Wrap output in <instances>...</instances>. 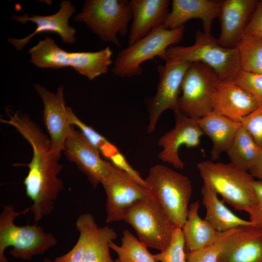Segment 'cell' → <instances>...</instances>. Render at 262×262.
Instances as JSON below:
<instances>
[{
  "instance_id": "cell-1",
  "label": "cell",
  "mask_w": 262,
  "mask_h": 262,
  "mask_svg": "<svg viewBox=\"0 0 262 262\" xmlns=\"http://www.w3.org/2000/svg\"><path fill=\"white\" fill-rule=\"evenodd\" d=\"M8 117L1 121L16 128L32 147L33 157L23 181L26 194L33 202L30 210L36 216H47L63 188L58 177L63 168L61 156L51 152L50 139L28 115L18 111Z\"/></svg>"
},
{
  "instance_id": "cell-2",
  "label": "cell",
  "mask_w": 262,
  "mask_h": 262,
  "mask_svg": "<svg viewBox=\"0 0 262 262\" xmlns=\"http://www.w3.org/2000/svg\"><path fill=\"white\" fill-rule=\"evenodd\" d=\"M165 62H198L213 69L221 81L232 82L241 70L239 54L236 48L221 46L211 34L199 31L195 33L191 46H170L160 57Z\"/></svg>"
},
{
  "instance_id": "cell-3",
  "label": "cell",
  "mask_w": 262,
  "mask_h": 262,
  "mask_svg": "<svg viewBox=\"0 0 262 262\" xmlns=\"http://www.w3.org/2000/svg\"><path fill=\"white\" fill-rule=\"evenodd\" d=\"M197 168L203 183L236 210L248 213L255 205V180L248 171L230 162L224 164L213 161L200 162Z\"/></svg>"
},
{
  "instance_id": "cell-4",
  "label": "cell",
  "mask_w": 262,
  "mask_h": 262,
  "mask_svg": "<svg viewBox=\"0 0 262 262\" xmlns=\"http://www.w3.org/2000/svg\"><path fill=\"white\" fill-rule=\"evenodd\" d=\"M28 211L27 209L18 213L12 205L3 206L0 214V262H9L4 255L9 246L12 247L9 253L12 257L27 261L43 254L56 245L55 236L41 226L15 224V219Z\"/></svg>"
},
{
  "instance_id": "cell-5",
  "label": "cell",
  "mask_w": 262,
  "mask_h": 262,
  "mask_svg": "<svg viewBox=\"0 0 262 262\" xmlns=\"http://www.w3.org/2000/svg\"><path fill=\"white\" fill-rule=\"evenodd\" d=\"M29 53L30 61L39 68L71 67L90 80L107 73L113 62V51L109 46L96 52H70L49 36L40 40Z\"/></svg>"
},
{
  "instance_id": "cell-6",
  "label": "cell",
  "mask_w": 262,
  "mask_h": 262,
  "mask_svg": "<svg viewBox=\"0 0 262 262\" xmlns=\"http://www.w3.org/2000/svg\"><path fill=\"white\" fill-rule=\"evenodd\" d=\"M152 196L177 228L186 219L192 187L186 176L164 165L152 166L144 180Z\"/></svg>"
},
{
  "instance_id": "cell-7",
  "label": "cell",
  "mask_w": 262,
  "mask_h": 262,
  "mask_svg": "<svg viewBox=\"0 0 262 262\" xmlns=\"http://www.w3.org/2000/svg\"><path fill=\"white\" fill-rule=\"evenodd\" d=\"M184 26L168 29L163 25L153 29L148 34L119 52L113 73L121 77H130L141 74V65L145 61L160 57L172 45L180 41Z\"/></svg>"
},
{
  "instance_id": "cell-8",
  "label": "cell",
  "mask_w": 262,
  "mask_h": 262,
  "mask_svg": "<svg viewBox=\"0 0 262 262\" xmlns=\"http://www.w3.org/2000/svg\"><path fill=\"white\" fill-rule=\"evenodd\" d=\"M123 221L133 228L147 247L159 252L168 246L177 228L152 195L135 202L126 212Z\"/></svg>"
},
{
  "instance_id": "cell-9",
  "label": "cell",
  "mask_w": 262,
  "mask_h": 262,
  "mask_svg": "<svg viewBox=\"0 0 262 262\" xmlns=\"http://www.w3.org/2000/svg\"><path fill=\"white\" fill-rule=\"evenodd\" d=\"M132 14L127 0H88L81 12L74 16L84 23L103 41L120 46L118 34L125 35Z\"/></svg>"
},
{
  "instance_id": "cell-10",
  "label": "cell",
  "mask_w": 262,
  "mask_h": 262,
  "mask_svg": "<svg viewBox=\"0 0 262 262\" xmlns=\"http://www.w3.org/2000/svg\"><path fill=\"white\" fill-rule=\"evenodd\" d=\"M76 227L79 233L77 242L68 252L56 258L55 262H115L109 244L117 234L113 228L98 227L89 213L78 217Z\"/></svg>"
},
{
  "instance_id": "cell-11",
  "label": "cell",
  "mask_w": 262,
  "mask_h": 262,
  "mask_svg": "<svg viewBox=\"0 0 262 262\" xmlns=\"http://www.w3.org/2000/svg\"><path fill=\"white\" fill-rule=\"evenodd\" d=\"M220 81L215 71L208 66L198 62L191 63L182 81L178 110L196 120L212 112L213 95Z\"/></svg>"
},
{
  "instance_id": "cell-12",
  "label": "cell",
  "mask_w": 262,
  "mask_h": 262,
  "mask_svg": "<svg viewBox=\"0 0 262 262\" xmlns=\"http://www.w3.org/2000/svg\"><path fill=\"white\" fill-rule=\"evenodd\" d=\"M106 195V222L124 220L126 212L135 202L151 195L150 190L112 163L102 178Z\"/></svg>"
},
{
  "instance_id": "cell-13",
  "label": "cell",
  "mask_w": 262,
  "mask_h": 262,
  "mask_svg": "<svg viewBox=\"0 0 262 262\" xmlns=\"http://www.w3.org/2000/svg\"><path fill=\"white\" fill-rule=\"evenodd\" d=\"M188 62L169 61L158 65L159 80L155 95L148 103L149 122L147 131L155 130L159 117L164 111L178 110L179 95L185 74L190 64Z\"/></svg>"
},
{
  "instance_id": "cell-14",
  "label": "cell",
  "mask_w": 262,
  "mask_h": 262,
  "mask_svg": "<svg viewBox=\"0 0 262 262\" xmlns=\"http://www.w3.org/2000/svg\"><path fill=\"white\" fill-rule=\"evenodd\" d=\"M35 88L43 102V120L49 135L51 152L61 156L72 127L68 107L66 106L64 88L60 86L55 93L38 84L35 85Z\"/></svg>"
},
{
  "instance_id": "cell-15",
  "label": "cell",
  "mask_w": 262,
  "mask_h": 262,
  "mask_svg": "<svg viewBox=\"0 0 262 262\" xmlns=\"http://www.w3.org/2000/svg\"><path fill=\"white\" fill-rule=\"evenodd\" d=\"M174 128L159 140L158 144L163 150L158 157L175 168L181 169L184 168V164L179 155L180 147L182 146L188 148L198 147L204 133L196 119L186 116L179 110L174 112Z\"/></svg>"
},
{
  "instance_id": "cell-16",
  "label": "cell",
  "mask_w": 262,
  "mask_h": 262,
  "mask_svg": "<svg viewBox=\"0 0 262 262\" xmlns=\"http://www.w3.org/2000/svg\"><path fill=\"white\" fill-rule=\"evenodd\" d=\"M64 151L67 159L86 175L94 187L100 183L108 170L110 162L104 161L100 156L99 150L73 125Z\"/></svg>"
},
{
  "instance_id": "cell-17",
  "label": "cell",
  "mask_w": 262,
  "mask_h": 262,
  "mask_svg": "<svg viewBox=\"0 0 262 262\" xmlns=\"http://www.w3.org/2000/svg\"><path fill=\"white\" fill-rule=\"evenodd\" d=\"M75 11V8L71 2L66 0L62 1L59 11L51 15L42 16L33 15L29 16L27 14L21 16L14 15L12 17L13 20L23 23L32 22L36 24V28L33 33L21 39L9 37L7 41L19 50L35 34L44 32H52L58 34L65 43L72 44L76 40V30L69 26L68 21Z\"/></svg>"
},
{
  "instance_id": "cell-18",
  "label": "cell",
  "mask_w": 262,
  "mask_h": 262,
  "mask_svg": "<svg viewBox=\"0 0 262 262\" xmlns=\"http://www.w3.org/2000/svg\"><path fill=\"white\" fill-rule=\"evenodd\" d=\"M255 0H225L218 17L220 33L217 39L222 46L234 48L243 35L246 28L257 4Z\"/></svg>"
},
{
  "instance_id": "cell-19",
  "label": "cell",
  "mask_w": 262,
  "mask_h": 262,
  "mask_svg": "<svg viewBox=\"0 0 262 262\" xmlns=\"http://www.w3.org/2000/svg\"><path fill=\"white\" fill-rule=\"evenodd\" d=\"M261 105L250 93L233 82L220 81L213 95V111L239 122Z\"/></svg>"
},
{
  "instance_id": "cell-20",
  "label": "cell",
  "mask_w": 262,
  "mask_h": 262,
  "mask_svg": "<svg viewBox=\"0 0 262 262\" xmlns=\"http://www.w3.org/2000/svg\"><path fill=\"white\" fill-rule=\"evenodd\" d=\"M222 1L214 0H173L171 10L163 24L168 29L184 26L191 19H199L202 22L203 32L210 34L212 23L218 17Z\"/></svg>"
},
{
  "instance_id": "cell-21",
  "label": "cell",
  "mask_w": 262,
  "mask_h": 262,
  "mask_svg": "<svg viewBox=\"0 0 262 262\" xmlns=\"http://www.w3.org/2000/svg\"><path fill=\"white\" fill-rule=\"evenodd\" d=\"M168 0H131L129 6L132 21L129 34V46L164 24L169 13Z\"/></svg>"
},
{
  "instance_id": "cell-22",
  "label": "cell",
  "mask_w": 262,
  "mask_h": 262,
  "mask_svg": "<svg viewBox=\"0 0 262 262\" xmlns=\"http://www.w3.org/2000/svg\"><path fill=\"white\" fill-rule=\"evenodd\" d=\"M219 262H262V228H241L224 250Z\"/></svg>"
},
{
  "instance_id": "cell-23",
  "label": "cell",
  "mask_w": 262,
  "mask_h": 262,
  "mask_svg": "<svg viewBox=\"0 0 262 262\" xmlns=\"http://www.w3.org/2000/svg\"><path fill=\"white\" fill-rule=\"evenodd\" d=\"M196 121L203 133L211 140V155L213 161L229 149L241 126L240 122L213 111Z\"/></svg>"
},
{
  "instance_id": "cell-24",
  "label": "cell",
  "mask_w": 262,
  "mask_h": 262,
  "mask_svg": "<svg viewBox=\"0 0 262 262\" xmlns=\"http://www.w3.org/2000/svg\"><path fill=\"white\" fill-rule=\"evenodd\" d=\"M202 202L206 209L204 218L214 229L223 232L242 227L253 226L230 211L221 200L218 194L208 184L201 188Z\"/></svg>"
},
{
  "instance_id": "cell-25",
  "label": "cell",
  "mask_w": 262,
  "mask_h": 262,
  "mask_svg": "<svg viewBox=\"0 0 262 262\" xmlns=\"http://www.w3.org/2000/svg\"><path fill=\"white\" fill-rule=\"evenodd\" d=\"M199 202L189 205L186 220L181 228L186 248L188 252L197 250L214 243L221 235L199 214Z\"/></svg>"
},
{
  "instance_id": "cell-26",
  "label": "cell",
  "mask_w": 262,
  "mask_h": 262,
  "mask_svg": "<svg viewBox=\"0 0 262 262\" xmlns=\"http://www.w3.org/2000/svg\"><path fill=\"white\" fill-rule=\"evenodd\" d=\"M261 148L241 125L226 152L231 163L248 171L258 157Z\"/></svg>"
},
{
  "instance_id": "cell-27",
  "label": "cell",
  "mask_w": 262,
  "mask_h": 262,
  "mask_svg": "<svg viewBox=\"0 0 262 262\" xmlns=\"http://www.w3.org/2000/svg\"><path fill=\"white\" fill-rule=\"evenodd\" d=\"M109 246L121 262H156L147 247L128 229L123 231L120 246L113 241Z\"/></svg>"
},
{
  "instance_id": "cell-28",
  "label": "cell",
  "mask_w": 262,
  "mask_h": 262,
  "mask_svg": "<svg viewBox=\"0 0 262 262\" xmlns=\"http://www.w3.org/2000/svg\"><path fill=\"white\" fill-rule=\"evenodd\" d=\"M235 48L239 54L241 70L262 74V37L243 35Z\"/></svg>"
},
{
  "instance_id": "cell-29",
  "label": "cell",
  "mask_w": 262,
  "mask_h": 262,
  "mask_svg": "<svg viewBox=\"0 0 262 262\" xmlns=\"http://www.w3.org/2000/svg\"><path fill=\"white\" fill-rule=\"evenodd\" d=\"M242 227L223 232L220 237L212 244L197 250L188 252L186 254V262H219L227 246Z\"/></svg>"
},
{
  "instance_id": "cell-30",
  "label": "cell",
  "mask_w": 262,
  "mask_h": 262,
  "mask_svg": "<svg viewBox=\"0 0 262 262\" xmlns=\"http://www.w3.org/2000/svg\"><path fill=\"white\" fill-rule=\"evenodd\" d=\"M68 115L70 125L79 128L81 130L80 131L88 141L98 148L104 157L110 160L113 156L120 152L115 145L109 142L91 127L86 125L79 119L70 107L68 108Z\"/></svg>"
},
{
  "instance_id": "cell-31",
  "label": "cell",
  "mask_w": 262,
  "mask_h": 262,
  "mask_svg": "<svg viewBox=\"0 0 262 262\" xmlns=\"http://www.w3.org/2000/svg\"><path fill=\"white\" fill-rule=\"evenodd\" d=\"M185 248L182 229L176 228L168 246L154 258L156 262H186Z\"/></svg>"
},
{
  "instance_id": "cell-32",
  "label": "cell",
  "mask_w": 262,
  "mask_h": 262,
  "mask_svg": "<svg viewBox=\"0 0 262 262\" xmlns=\"http://www.w3.org/2000/svg\"><path fill=\"white\" fill-rule=\"evenodd\" d=\"M232 82L247 91L262 105V74L240 70Z\"/></svg>"
},
{
  "instance_id": "cell-33",
  "label": "cell",
  "mask_w": 262,
  "mask_h": 262,
  "mask_svg": "<svg viewBox=\"0 0 262 262\" xmlns=\"http://www.w3.org/2000/svg\"><path fill=\"white\" fill-rule=\"evenodd\" d=\"M242 126L262 148V105L241 120Z\"/></svg>"
},
{
  "instance_id": "cell-34",
  "label": "cell",
  "mask_w": 262,
  "mask_h": 262,
  "mask_svg": "<svg viewBox=\"0 0 262 262\" xmlns=\"http://www.w3.org/2000/svg\"><path fill=\"white\" fill-rule=\"evenodd\" d=\"M254 187L256 195V203L247 213L249 221L255 227L262 228V180H255Z\"/></svg>"
},
{
  "instance_id": "cell-35",
  "label": "cell",
  "mask_w": 262,
  "mask_h": 262,
  "mask_svg": "<svg viewBox=\"0 0 262 262\" xmlns=\"http://www.w3.org/2000/svg\"><path fill=\"white\" fill-rule=\"evenodd\" d=\"M243 35L262 37V0L258 2Z\"/></svg>"
},
{
  "instance_id": "cell-36",
  "label": "cell",
  "mask_w": 262,
  "mask_h": 262,
  "mask_svg": "<svg viewBox=\"0 0 262 262\" xmlns=\"http://www.w3.org/2000/svg\"><path fill=\"white\" fill-rule=\"evenodd\" d=\"M253 177L262 180V148L256 160L248 171Z\"/></svg>"
},
{
  "instance_id": "cell-37",
  "label": "cell",
  "mask_w": 262,
  "mask_h": 262,
  "mask_svg": "<svg viewBox=\"0 0 262 262\" xmlns=\"http://www.w3.org/2000/svg\"><path fill=\"white\" fill-rule=\"evenodd\" d=\"M43 262H55L54 260H52L49 258H45L43 259Z\"/></svg>"
},
{
  "instance_id": "cell-38",
  "label": "cell",
  "mask_w": 262,
  "mask_h": 262,
  "mask_svg": "<svg viewBox=\"0 0 262 262\" xmlns=\"http://www.w3.org/2000/svg\"><path fill=\"white\" fill-rule=\"evenodd\" d=\"M115 262H120L118 259H117L115 261Z\"/></svg>"
}]
</instances>
